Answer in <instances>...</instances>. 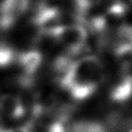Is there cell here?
<instances>
[{
  "label": "cell",
  "mask_w": 132,
  "mask_h": 132,
  "mask_svg": "<svg viewBox=\"0 0 132 132\" xmlns=\"http://www.w3.org/2000/svg\"><path fill=\"white\" fill-rule=\"evenodd\" d=\"M4 132H32L31 131V127L30 125H21V126H18L15 128L5 129Z\"/></svg>",
  "instance_id": "cell-9"
},
{
  "label": "cell",
  "mask_w": 132,
  "mask_h": 132,
  "mask_svg": "<svg viewBox=\"0 0 132 132\" xmlns=\"http://www.w3.org/2000/svg\"><path fill=\"white\" fill-rule=\"evenodd\" d=\"M16 60L22 70V74L33 77L42 65L43 53L33 48L19 53L16 57Z\"/></svg>",
  "instance_id": "cell-5"
},
{
  "label": "cell",
  "mask_w": 132,
  "mask_h": 132,
  "mask_svg": "<svg viewBox=\"0 0 132 132\" xmlns=\"http://www.w3.org/2000/svg\"><path fill=\"white\" fill-rule=\"evenodd\" d=\"M66 0H40L37 10L42 11H62L61 8Z\"/></svg>",
  "instance_id": "cell-7"
},
{
  "label": "cell",
  "mask_w": 132,
  "mask_h": 132,
  "mask_svg": "<svg viewBox=\"0 0 132 132\" xmlns=\"http://www.w3.org/2000/svg\"><path fill=\"white\" fill-rule=\"evenodd\" d=\"M102 75V63L95 55L82 56L72 61L58 82L63 91L77 101L88 99L98 87Z\"/></svg>",
  "instance_id": "cell-1"
},
{
  "label": "cell",
  "mask_w": 132,
  "mask_h": 132,
  "mask_svg": "<svg viewBox=\"0 0 132 132\" xmlns=\"http://www.w3.org/2000/svg\"><path fill=\"white\" fill-rule=\"evenodd\" d=\"M109 97L116 103H125L132 98V72L130 70L121 69L111 86Z\"/></svg>",
  "instance_id": "cell-3"
},
{
  "label": "cell",
  "mask_w": 132,
  "mask_h": 132,
  "mask_svg": "<svg viewBox=\"0 0 132 132\" xmlns=\"http://www.w3.org/2000/svg\"><path fill=\"white\" fill-rule=\"evenodd\" d=\"M130 1H131V2H132V0H130Z\"/></svg>",
  "instance_id": "cell-11"
},
{
  "label": "cell",
  "mask_w": 132,
  "mask_h": 132,
  "mask_svg": "<svg viewBox=\"0 0 132 132\" xmlns=\"http://www.w3.org/2000/svg\"><path fill=\"white\" fill-rule=\"evenodd\" d=\"M99 2V0H75V6L78 11L77 15L82 19V15Z\"/></svg>",
  "instance_id": "cell-8"
},
{
  "label": "cell",
  "mask_w": 132,
  "mask_h": 132,
  "mask_svg": "<svg viewBox=\"0 0 132 132\" xmlns=\"http://www.w3.org/2000/svg\"><path fill=\"white\" fill-rule=\"evenodd\" d=\"M128 132H132V128L131 129H130V130H129V131Z\"/></svg>",
  "instance_id": "cell-10"
},
{
  "label": "cell",
  "mask_w": 132,
  "mask_h": 132,
  "mask_svg": "<svg viewBox=\"0 0 132 132\" xmlns=\"http://www.w3.org/2000/svg\"><path fill=\"white\" fill-rule=\"evenodd\" d=\"M48 31L56 43L66 48V52L70 56L82 50L88 40V32L81 24H67L57 26Z\"/></svg>",
  "instance_id": "cell-2"
},
{
  "label": "cell",
  "mask_w": 132,
  "mask_h": 132,
  "mask_svg": "<svg viewBox=\"0 0 132 132\" xmlns=\"http://www.w3.org/2000/svg\"><path fill=\"white\" fill-rule=\"evenodd\" d=\"M27 113L20 95L6 94L0 97V116L19 120Z\"/></svg>",
  "instance_id": "cell-4"
},
{
  "label": "cell",
  "mask_w": 132,
  "mask_h": 132,
  "mask_svg": "<svg viewBox=\"0 0 132 132\" xmlns=\"http://www.w3.org/2000/svg\"><path fill=\"white\" fill-rule=\"evenodd\" d=\"M16 60L14 48L9 44H0V69H5L10 67Z\"/></svg>",
  "instance_id": "cell-6"
}]
</instances>
